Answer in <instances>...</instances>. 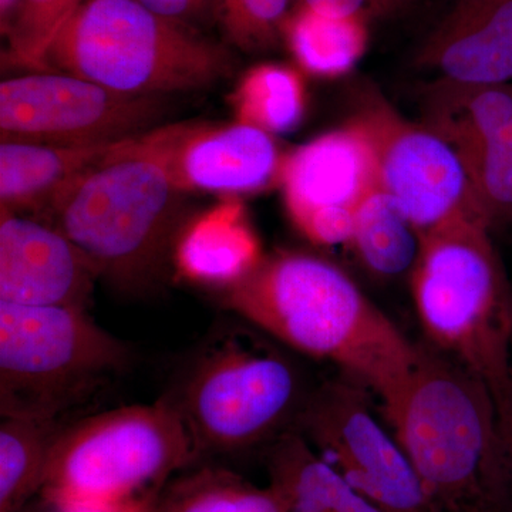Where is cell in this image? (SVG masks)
<instances>
[{"label":"cell","instance_id":"cell-1","mask_svg":"<svg viewBox=\"0 0 512 512\" xmlns=\"http://www.w3.org/2000/svg\"><path fill=\"white\" fill-rule=\"evenodd\" d=\"M218 296L227 311L269 338L338 366L348 379L379 396L384 413L399 402L419 359V346L352 276L311 252L264 255Z\"/></svg>","mask_w":512,"mask_h":512},{"label":"cell","instance_id":"cell-2","mask_svg":"<svg viewBox=\"0 0 512 512\" xmlns=\"http://www.w3.org/2000/svg\"><path fill=\"white\" fill-rule=\"evenodd\" d=\"M386 416L437 511L510 510L497 404L470 370L419 346L406 389Z\"/></svg>","mask_w":512,"mask_h":512},{"label":"cell","instance_id":"cell-3","mask_svg":"<svg viewBox=\"0 0 512 512\" xmlns=\"http://www.w3.org/2000/svg\"><path fill=\"white\" fill-rule=\"evenodd\" d=\"M183 198L141 134L116 144L36 218L63 232L97 278L121 291L143 292L173 255Z\"/></svg>","mask_w":512,"mask_h":512},{"label":"cell","instance_id":"cell-4","mask_svg":"<svg viewBox=\"0 0 512 512\" xmlns=\"http://www.w3.org/2000/svg\"><path fill=\"white\" fill-rule=\"evenodd\" d=\"M252 330L247 322L212 329L165 396L190 437L192 466L271 444L306 402L298 367Z\"/></svg>","mask_w":512,"mask_h":512},{"label":"cell","instance_id":"cell-5","mask_svg":"<svg viewBox=\"0 0 512 512\" xmlns=\"http://www.w3.org/2000/svg\"><path fill=\"white\" fill-rule=\"evenodd\" d=\"M420 237L410 284L424 333L495 399L512 373V288L491 231L458 217Z\"/></svg>","mask_w":512,"mask_h":512},{"label":"cell","instance_id":"cell-6","mask_svg":"<svg viewBox=\"0 0 512 512\" xmlns=\"http://www.w3.org/2000/svg\"><path fill=\"white\" fill-rule=\"evenodd\" d=\"M46 67L116 93L161 97L220 82L232 59L191 26L136 0H86L50 46Z\"/></svg>","mask_w":512,"mask_h":512},{"label":"cell","instance_id":"cell-7","mask_svg":"<svg viewBox=\"0 0 512 512\" xmlns=\"http://www.w3.org/2000/svg\"><path fill=\"white\" fill-rule=\"evenodd\" d=\"M192 463L183 420L164 397L63 427L39 495L57 511L151 505Z\"/></svg>","mask_w":512,"mask_h":512},{"label":"cell","instance_id":"cell-8","mask_svg":"<svg viewBox=\"0 0 512 512\" xmlns=\"http://www.w3.org/2000/svg\"><path fill=\"white\" fill-rule=\"evenodd\" d=\"M131 350L84 309L0 302V414L59 420L126 372Z\"/></svg>","mask_w":512,"mask_h":512},{"label":"cell","instance_id":"cell-9","mask_svg":"<svg viewBox=\"0 0 512 512\" xmlns=\"http://www.w3.org/2000/svg\"><path fill=\"white\" fill-rule=\"evenodd\" d=\"M367 399L365 387L348 377L329 380L308 394L292 429L383 512H439Z\"/></svg>","mask_w":512,"mask_h":512},{"label":"cell","instance_id":"cell-10","mask_svg":"<svg viewBox=\"0 0 512 512\" xmlns=\"http://www.w3.org/2000/svg\"><path fill=\"white\" fill-rule=\"evenodd\" d=\"M160 101L40 70L0 84V136L62 146L119 143L147 133L163 114Z\"/></svg>","mask_w":512,"mask_h":512},{"label":"cell","instance_id":"cell-11","mask_svg":"<svg viewBox=\"0 0 512 512\" xmlns=\"http://www.w3.org/2000/svg\"><path fill=\"white\" fill-rule=\"evenodd\" d=\"M352 120L369 138L377 185L399 204L420 235L454 218L480 220L466 165L439 134L404 119L375 90L360 99Z\"/></svg>","mask_w":512,"mask_h":512},{"label":"cell","instance_id":"cell-12","mask_svg":"<svg viewBox=\"0 0 512 512\" xmlns=\"http://www.w3.org/2000/svg\"><path fill=\"white\" fill-rule=\"evenodd\" d=\"M279 183L293 224L309 241L350 244L356 208L377 187L369 138L350 120L286 156Z\"/></svg>","mask_w":512,"mask_h":512},{"label":"cell","instance_id":"cell-13","mask_svg":"<svg viewBox=\"0 0 512 512\" xmlns=\"http://www.w3.org/2000/svg\"><path fill=\"white\" fill-rule=\"evenodd\" d=\"M184 192L237 197L279 181L284 156L272 134L231 124H174L143 134Z\"/></svg>","mask_w":512,"mask_h":512},{"label":"cell","instance_id":"cell-14","mask_svg":"<svg viewBox=\"0 0 512 512\" xmlns=\"http://www.w3.org/2000/svg\"><path fill=\"white\" fill-rule=\"evenodd\" d=\"M0 214V302L87 311L97 275L79 248L40 218Z\"/></svg>","mask_w":512,"mask_h":512},{"label":"cell","instance_id":"cell-15","mask_svg":"<svg viewBox=\"0 0 512 512\" xmlns=\"http://www.w3.org/2000/svg\"><path fill=\"white\" fill-rule=\"evenodd\" d=\"M416 63L448 82H512V0H457Z\"/></svg>","mask_w":512,"mask_h":512},{"label":"cell","instance_id":"cell-16","mask_svg":"<svg viewBox=\"0 0 512 512\" xmlns=\"http://www.w3.org/2000/svg\"><path fill=\"white\" fill-rule=\"evenodd\" d=\"M264 258L261 242L237 197L225 200L181 228L173 259L178 274L221 291L237 284Z\"/></svg>","mask_w":512,"mask_h":512},{"label":"cell","instance_id":"cell-17","mask_svg":"<svg viewBox=\"0 0 512 512\" xmlns=\"http://www.w3.org/2000/svg\"><path fill=\"white\" fill-rule=\"evenodd\" d=\"M119 143L62 146L2 141L0 210L40 217L76 178Z\"/></svg>","mask_w":512,"mask_h":512},{"label":"cell","instance_id":"cell-18","mask_svg":"<svg viewBox=\"0 0 512 512\" xmlns=\"http://www.w3.org/2000/svg\"><path fill=\"white\" fill-rule=\"evenodd\" d=\"M269 487L281 512H383L316 453L298 430L266 448Z\"/></svg>","mask_w":512,"mask_h":512},{"label":"cell","instance_id":"cell-19","mask_svg":"<svg viewBox=\"0 0 512 512\" xmlns=\"http://www.w3.org/2000/svg\"><path fill=\"white\" fill-rule=\"evenodd\" d=\"M424 126L461 160L512 120V82L468 84L437 79L424 97Z\"/></svg>","mask_w":512,"mask_h":512},{"label":"cell","instance_id":"cell-20","mask_svg":"<svg viewBox=\"0 0 512 512\" xmlns=\"http://www.w3.org/2000/svg\"><path fill=\"white\" fill-rule=\"evenodd\" d=\"M150 512H281L272 488L258 487L228 468L194 464L175 474Z\"/></svg>","mask_w":512,"mask_h":512},{"label":"cell","instance_id":"cell-21","mask_svg":"<svg viewBox=\"0 0 512 512\" xmlns=\"http://www.w3.org/2000/svg\"><path fill=\"white\" fill-rule=\"evenodd\" d=\"M350 245L367 271L394 278L412 274L421 237L399 204L377 185L356 208Z\"/></svg>","mask_w":512,"mask_h":512},{"label":"cell","instance_id":"cell-22","mask_svg":"<svg viewBox=\"0 0 512 512\" xmlns=\"http://www.w3.org/2000/svg\"><path fill=\"white\" fill-rule=\"evenodd\" d=\"M282 36L303 70L332 79L349 73L362 59L366 18H333L299 5L286 20Z\"/></svg>","mask_w":512,"mask_h":512},{"label":"cell","instance_id":"cell-23","mask_svg":"<svg viewBox=\"0 0 512 512\" xmlns=\"http://www.w3.org/2000/svg\"><path fill=\"white\" fill-rule=\"evenodd\" d=\"M59 420L2 417L0 423V512H22L42 491Z\"/></svg>","mask_w":512,"mask_h":512},{"label":"cell","instance_id":"cell-24","mask_svg":"<svg viewBox=\"0 0 512 512\" xmlns=\"http://www.w3.org/2000/svg\"><path fill=\"white\" fill-rule=\"evenodd\" d=\"M231 104L237 121L269 134L288 133L305 116V86L291 67L259 64L239 80Z\"/></svg>","mask_w":512,"mask_h":512},{"label":"cell","instance_id":"cell-25","mask_svg":"<svg viewBox=\"0 0 512 512\" xmlns=\"http://www.w3.org/2000/svg\"><path fill=\"white\" fill-rule=\"evenodd\" d=\"M480 220L494 231L512 224V120L463 158Z\"/></svg>","mask_w":512,"mask_h":512},{"label":"cell","instance_id":"cell-26","mask_svg":"<svg viewBox=\"0 0 512 512\" xmlns=\"http://www.w3.org/2000/svg\"><path fill=\"white\" fill-rule=\"evenodd\" d=\"M86 0H22L6 39L9 59L33 70L46 69V57L63 26Z\"/></svg>","mask_w":512,"mask_h":512},{"label":"cell","instance_id":"cell-27","mask_svg":"<svg viewBox=\"0 0 512 512\" xmlns=\"http://www.w3.org/2000/svg\"><path fill=\"white\" fill-rule=\"evenodd\" d=\"M289 5L291 0H217V15L232 45L258 52L284 35Z\"/></svg>","mask_w":512,"mask_h":512},{"label":"cell","instance_id":"cell-28","mask_svg":"<svg viewBox=\"0 0 512 512\" xmlns=\"http://www.w3.org/2000/svg\"><path fill=\"white\" fill-rule=\"evenodd\" d=\"M147 9L153 10L157 15L194 26L211 15L217 13V0H136Z\"/></svg>","mask_w":512,"mask_h":512},{"label":"cell","instance_id":"cell-29","mask_svg":"<svg viewBox=\"0 0 512 512\" xmlns=\"http://www.w3.org/2000/svg\"><path fill=\"white\" fill-rule=\"evenodd\" d=\"M387 2L389 0H301V6L333 18H366L367 9Z\"/></svg>","mask_w":512,"mask_h":512},{"label":"cell","instance_id":"cell-30","mask_svg":"<svg viewBox=\"0 0 512 512\" xmlns=\"http://www.w3.org/2000/svg\"><path fill=\"white\" fill-rule=\"evenodd\" d=\"M497 404L498 426H500L501 443H503L505 464L512 488V373L505 384L503 392L495 397Z\"/></svg>","mask_w":512,"mask_h":512},{"label":"cell","instance_id":"cell-31","mask_svg":"<svg viewBox=\"0 0 512 512\" xmlns=\"http://www.w3.org/2000/svg\"><path fill=\"white\" fill-rule=\"evenodd\" d=\"M22 0H0V28L3 36L8 37L10 30L18 19Z\"/></svg>","mask_w":512,"mask_h":512},{"label":"cell","instance_id":"cell-32","mask_svg":"<svg viewBox=\"0 0 512 512\" xmlns=\"http://www.w3.org/2000/svg\"><path fill=\"white\" fill-rule=\"evenodd\" d=\"M151 505H138V507L127 508H96V507H80L72 508V510H63L59 512H150Z\"/></svg>","mask_w":512,"mask_h":512}]
</instances>
